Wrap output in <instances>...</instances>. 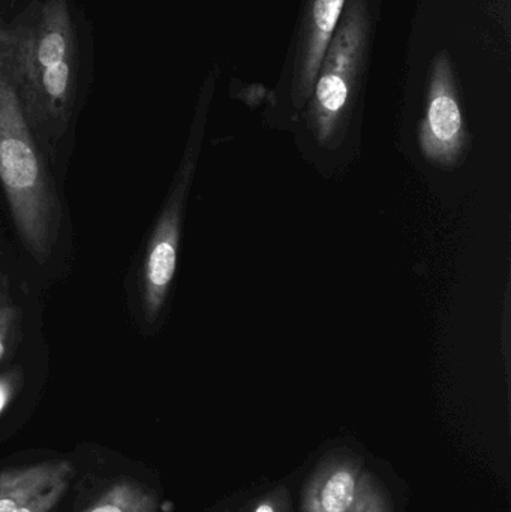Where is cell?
<instances>
[{
    "label": "cell",
    "mask_w": 511,
    "mask_h": 512,
    "mask_svg": "<svg viewBox=\"0 0 511 512\" xmlns=\"http://www.w3.org/2000/svg\"><path fill=\"white\" fill-rule=\"evenodd\" d=\"M12 75L33 137L53 146L71 119L77 92L78 48L68 0L33 2L0 23Z\"/></svg>",
    "instance_id": "1"
},
{
    "label": "cell",
    "mask_w": 511,
    "mask_h": 512,
    "mask_svg": "<svg viewBox=\"0 0 511 512\" xmlns=\"http://www.w3.org/2000/svg\"><path fill=\"white\" fill-rule=\"evenodd\" d=\"M2 23V17H0ZM0 183L15 227L38 262L53 252L57 206L50 177L24 116L12 75L8 47L0 29Z\"/></svg>",
    "instance_id": "2"
},
{
    "label": "cell",
    "mask_w": 511,
    "mask_h": 512,
    "mask_svg": "<svg viewBox=\"0 0 511 512\" xmlns=\"http://www.w3.org/2000/svg\"><path fill=\"white\" fill-rule=\"evenodd\" d=\"M369 27L366 0H347L312 92L309 120L320 143L335 135L356 99L368 51Z\"/></svg>",
    "instance_id": "3"
},
{
    "label": "cell",
    "mask_w": 511,
    "mask_h": 512,
    "mask_svg": "<svg viewBox=\"0 0 511 512\" xmlns=\"http://www.w3.org/2000/svg\"><path fill=\"white\" fill-rule=\"evenodd\" d=\"M465 131L452 60L441 51L432 63L428 107L420 128V146L429 161L452 165L464 147Z\"/></svg>",
    "instance_id": "4"
},
{
    "label": "cell",
    "mask_w": 511,
    "mask_h": 512,
    "mask_svg": "<svg viewBox=\"0 0 511 512\" xmlns=\"http://www.w3.org/2000/svg\"><path fill=\"white\" fill-rule=\"evenodd\" d=\"M347 0H306L293 69V98L302 107L314 92L321 60L338 27Z\"/></svg>",
    "instance_id": "5"
},
{
    "label": "cell",
    "mask_w": 511,
    "mask_h": 512,
    "mask_svg": "<svg viewBox=\"0 0 511 512\" xmlns=\"http://www.w3.org/2000/svg\"><path fill=\"white\" fill-rule=\"evenodd\" d=\"M188 185L183 180L173 197L168 201L167 207L159 218L158 225L153 231L147 248L146 262H144V309L150 319H155L161 312L174 273H176L177 251L180 242V222H182V203L185 197V188Z\"/></svg>",
    "instance_id": "6"
},
{
    "label": "cell",
    "mask_w": 511,
    "mask_h": 512,
    "mask_svg": "<svg viewBox=\"0 0 511 512\" xmlns=\"http://www.w3.org/2000/svg\"><path fill=\"white\" fill-rule=\"evenodd\" d=\"M359 460L348 454L327 457L303 490L302 512H348L362 474Z\"/></svg>",
    "instance_id": "7"
},
{
    "label": "cell",
    "mask_w": 511,
    "mask_h": 512,
    "mask_svg": "<svg viewBox=\"0 0 511 512\" xmlns=\"http://www.w3.org/2000/svg\"><path fill=\"white\" fill-rule=\"evenodd\" d=\"M74 463L51 460L23 468L6 469L0 474V512H14L48 487L71 480Z\"/></svg>",
    "instance_id": "8"
},
{
    "label": "cell",
    "mask_w": 511,
    "mask_h": 512,
    "mask_svg": "<svg viewBox=\"0 0 511 512\" xmlns=\"http://www.w3.org/2000/svg\"><path fill=\"white\" fill-rule=\"evenodd\" d=\"M143 492L144 487L134 481H119L86 512H132Z\"/></svg>",
    "instance_id": "9"
},
{
    "label": "cell",
    "mask_w": 511,
    "mask_h": 512,
    "mask_svg": "<svg viewBox=\"0 0 511 512\" xmlns=\"http://www.w3.org/2000/svg\"><path fill=\"white\" fill-rule=\"evenodd\" d=\"M348 512H392L384 487L374 475L360 474L356 498Z\"/></svg>",
    "instance_id": "10"
},
{
    "label": "cell",
    "mask_w": 511,
    "mask_h": 512,
    "mask_svg": "<svg viewBox=\"0 0 511 512\" xmlns=\"http://www.w3.org/2000/svg\"><path fill=\"white\" fill-rule=\"evenodd\" d=\"M69 481H60L54 486L48 487L44 492L36 495L35 498L30 499L26 505L18 508L14 512H50L53 508L62 501L63 496L68 492Z\"/></svg>",
    "instance_id": "11"
},
{
    "label": "cell",
    "mask_w": 511,
    "mask_h": 512,
    "mask_svg": "<svg viewBox=\"0 0 511 512\" xmlns=\"http://www.w3.org/2000/svg\"><path fill=\"white\" fill-rule=\"evenodd\" d=\"M15 319V310L11 306H0V360L5 355L9 333Z\"/></svg>",
    "instance_id": "12"
},
{
    "label": "cell",
    "mask_w": 511,
    "mask_h": 512,
    "mask_svg": "<svg viewBox=\"0 0 511 512\" xmlns=\"http://www.w3.org/2000/svg\"><path fill=\"white\" fill-rule=\"evenodd\" d=\"M15 388H17V379L14 375H5L0 378V414L5 411L14 397Z\"/></svg>",
    "instance_id": "13"
},
{
    "label": "cell",
    "mask_w": 511,
    "mask_h": 512,
    "mask_svg": "<svg viewBox=\"0 0 511 512\" xmlns=\"http://www.w3.org/2000/svg\"><path fill=\"white\" fill-rule=\"evenodd\" d=\"M132 512H158V499L150 490L144 489Z\"/></svg>",
    "instance_id": "14"
},
{
    "label": "cell",
    "mask_w": 511,
    "mask_h": 512,
    "mask_svg": "<svg viewBox=\"0 0 511 512\" xmlns=\"http://www.w3.org/2000/svg\"><path fill=\"white\" fill-rule=\"evenodd\" d=\"M255 512H276L275 508H273L272 504H263L260 505V507L257 508V511Z\"/></svg>",
    "instance_id": "15"
}]
</instances>
